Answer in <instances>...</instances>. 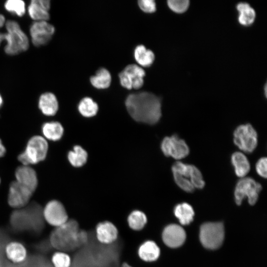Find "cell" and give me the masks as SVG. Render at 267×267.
I'll return each instance as SVG.
<instances>
[{"label": "cell", "mask_w": 267, "mask_h": 267, "mask_svg": "<svg viewBox=\"0 0 267 267\" xmlns=\"http://www.w3.org/2000/svg\"><path fill=\"white\" fill-rule=\"evenodd\" d=\"M125 105L130 116L137 122L154 125L162 115L161 100L151 92L130 94L126 99Z\"/></svg>", "instance_id": "cell-1"}, {"label": "cell", "mask_w": 267, "mask_h": 267, "mask_svg": "<svg viewBox=\"0 0 267 267\" xmlns=\"http://www.w3.org/2000/svg\"><path fill=\"white\" fill-rule=\"evenodd\" d=\"M88 236L81 230L78 222L69 219L62 225L54 228L49 236V242L53 248L68 253L84 245Z\"/></svg>", "instance_id": "cell-2"}, {"label": "cell", "mask_w": 267, "mask_h": 267, "mask_svg": "<svg viewBox=\"0 0 267 267\" xmlns=\"http://www.w3.org/2000/svg\"><path fill=\"white\" fill-rule=\"evenodd\" d=\"M5 26L7 32L0 33V44L2 42H6L5 52L9 55H15L26 50L29 47L28 38L18 23L9 20L6 22Z\"/></svg>", "instance_id": "cell-3"}, {"label": "cell", "mask_w": 267, "mask_h": 267, "mask_svg": "<svg viewBox=\"0 0 267 267\" xmlns=\"http://www.w3.org/2000/svg\"><path fill=\"white\" fill-rule=\"evenodd\" d=\"M47 150L46 139L43 136L35 135L29 139L25 151L19 155L18 159L25 166L37 164L45 158Z\"/></svg>", "instance_id": "cell-4"}, {"label": "cell", "mask_w": 267, "mask_h": 267, "mask_svg": "<svg viewBox=\"0 0 267 267\" xmlns=\"http://www.w3.org/2000/svg\"><path fill=\"white\" fill-rule=\"evenodd\" d=\"M224 237V226L222 222H206L200 227V240L207 249L219 248L222 244Z\"/></svg>", "instance_id": "cell-5"}, {"label": "cell", "mask_w": 267, "mask_h": 267, "mask_svg": "<svg viewBox=\"0 0 267 267\" xmlns=\"http://www.w3.org/2000/svg\"><path fill=\"white\" fill-rule=\"evenodd\" d=\"M261 184L252 178H243L236 184L234 196L235 201L240 205L244 199L248 198L249 203L253 205L257 202L262 190Z\"/></svg>", "instance_id": "cell-6"}, {"label": "cell", "mask_w": 267, "mask_h": 267, "mask_svg": "<svg viewBox=\"0 0 267 267\" xmlns=\"http://www.w3.org/2000/svg\"><path fill=\"white\" fill-rule=\"evenodd\" d=\"M258 134L250 124L240 125L233 132V142L242 151L251 153L258 145Z\"/></svg>", "instance_id": "cell-7"}, {"label": "cell", "mask_w": 267, "mask_h": 267, "mask_svg": "<svg viewBox=\"0 0 267 267\" xmlns=\"http://www.w3.org/2000/svg\"><path fill=\"white\" fill-rule=\"evenodd\" d=\"M42 215L44 221L54 228L62 225L69 219L63 204L55 199L46 203L42 209Z\"/></svg>", "instance_id": "cell-8"}, {"label": "cell", "mask_w": 267, "mask_h": 267, "mask_svg": "<svg viewBox=\"0 0 267 267\" xmlns=\"http://www.w3.org/2000/svg\"><path fill=\"white\" fill-rule=\"evenodd\" d=\"M161 149L166 156L177 160L183 159L189 153L188 145L177 134L164 137L161 143Z\"/></svg>", "instance_id": "cell-9"}, {"label": "cell", "mask_w": 267, "mask_h": 267, "mask_svg": "<svg viewBox=\"0 0 267 267\" xmlns=\"http://www.w3.org/2000/svg\"><path fill=\"white\" fill-rule=\"evenodd\" d=\"M145 72L140 66L132 64L127 65L119 74L121 86L128 89H137L144 84Z\"/></svg>", "instance_id": "cell-10"}, {"label": "cell", "mask_w": 267, "mask_h": 267, "mask_svg": "<svg viewBox=\"0 0 267 267\" xmlns=\"http://www.w3.org/2000/svg\"><path fill=\"white\" fill-rule=\"evenodd\" d=\"M33 193L30 189L14 180L9 186L7 203L11 208L22 209L29 204Z\"/></svg>", "instance_id": "cell-11"}, {"label": "cell", "mask_w": 267, "mask_h": 267, "mask_svg": "<svg viewBox=\"0 0 267 267\" xmlns=\"http://www.w3.org/2000/svg\"><path fill=\"white\" fill-rule=\"evenodd\" d=\"M55 31L54 27L47 21H36L30 27V32L33 44L40 46L47 44Z\"/></svg>", "instance_id": "cell-12"}, {"label": "cell", "mask_w": 267, "mask_h": 267, "mask_svg": "<svg viewBox=\"0 0 267 267\" xmlns=\"http://www.w3.org/2000/svg\"><path fill=\"white\" fill-rule=\"evenodd\" d=\"M162 238L164 244L170 248H177L181 246L186 239V233L179 225L171 224L166 226L162 233Z\"/></svg>", "instance_id": "cell-13"}, {"label": "cell", "mask_w": 267, "mask_h": 267, "mask_svg": "<svg viewBox=\"0 0 267 267\" xmlns=\"http://www.w3.org/2000/svg\"><path fill=\"white\" fill-rule=\"evenodd\" d=\"M97 240L104 245H109L115 242L119 236V230L117 226L109 221L98 222L95 226Z\"/></svg>", "instance_id": "cell-14"}, {"label": "cell", "mask_w": 267, "mask_h": 267, "mask_svg": "<svg viewBox=\"0 0 267 267\" xmlns=\"http://www.w3.org/2000/svg\"><path fill=\"white\" fill-rule=\"evenodd\" d=\"M7 259L14 264H21L28 258V250L25 245L20 241L12 240L7 242L4 248Z\"/></svg>", "instance_id": "cell-15"}, {"label": "cell", "mask_w": 267, "mask_h": 267, "mask_svg": "<svg viewBox=\"0 0 267 267\" xmlns=\"http://www.w3.org/2000/svg\"><path fill=\"white\" fill-rule=\"evenodd\" d=\"M16 180L33 192L36 190L38 180L35 171L29 166L22 165L15 171Z\"/></svg>", "instance_id": "cell-16"}, {"label": "cell", "mask_w": 267, "mask_h": 267, "mask_svg": "<svg viewBox=\"0 0 267 267\" xmlns=\"http://www.w3.org/2000/svg\"><path fill=\"white\" fill-rule=\"evenodd\" d=\"M48 0H33L28 7L30 16L36 21H47L49 18Z\"/></svg>", "instance_id": "cell-17"}, {"label": "cell", "mask_w": 267, "mask_h": 267, "mask_svg": "<svg viewBox=\"0 0 267 267\" xmlns=\"http://www.w3.org/2000/svg\"><path fill=\"white\" fill-rule=\"evenodd\" d=\"M160 252V249L156 243L151 240L143 241L137 249L139 259L147 263L156 261L159 258Z\"/></svg>", "instance_id": "cell-18"}, {"label": "cell", "mask_w": 267, "mask_h": 267, "mask_svg": "<svg viewBox=\"0 0 267 267\" xmlns=\"http://www.w3.org/2000/svg\"><path fill=\"white\" fill-rule=\"evenodd\" d=\"M231 163L235 175L239 178H244L250 170L248 158L241 152L236 151L231 155Z\"/></svg>", "instance_id": "cell-19"}, {"label": "cell", "mask_w": 267, "mask_h": 267, "mask_svg": "<svg viewBox=\"0 0 267 267\" xmlns=\"http://www.w3.org/2000/svg\"><path fill=\"white\" fill-rule=\"evenodd\" d=\"M39 107L44 115H54L58 109V103L55 95L50 92L42 94L39 98Z\"/></svg>", "instance_id": "cell-20"}, {"label": "cell", "mask_w": 267, "mask_h": 267, "mask_svg": "<svg viewBox=\"0 0 267 267\" xmlns=\"http://www.w3.org/2000/svg\"><path fill=\"white\" fill-rule=\"evenodd\" d=\"M127 222L130 229L135 231L143 229L148 222L146 214L139 210L132 211L128 216Z\"/></svg>", "instance_id": "cell-21"}, {"label": "cell", "mask_w": 267, "mask_h": 267, "mask_svg": "<svg viewBox=\"0 0 267 267\" xmlns=\"http://www.w3.org/2000/svg\"><path fill=\"white\" fill-rule=\"evenodd\" d=\"M174 214L182 225L189 224L193 219L194 212L192 206L183 202L177 205L174 208Z\"/></svg>", "instance_id": "cell-22"}, {"label": "cell", "mask_w": 267, "mask_h": 267, "mask_svg": "<svg viewBox=\"0 0 267 267\" xmlns=\"http://www.w3.org/2000/svg\"><path fill=\"white\" fill-rule=\"evenodd\" d=\"M134 56L137 63L144 67L150 66L155 59L153 52L143 45H137L134 51Z\"/></svg>", "instance_id": "cell-23"}, {"label": "cell", "mask_w": 267, "mask_h": 267, "mask_svg": "<svg viewBox=\"0 0 267 267\" xmlns=\"http://www.w3.org/2000/svg\"><path fill=\"white\" fill-rule=\"evenodd\" d=\"M236 8L239 13L238 21L240 24L247 26L251 25L256 17V12L254 9L246 2L239 3Z\"/></svg>", "instance_id": "cell-24"}, {"label": "cell", "mask_w": 267, "mask_h": 267, "mask_svg": "<svg viewBox=\"0 0 267 267\" xmlns=\"http://www.w3.org/2000/svg\"><path fill=\"white\" fill-rule=\"evenodd\" d=\"M91 85L98 89L108 88L111 83V76L108 70L104 68L99 69L94 76L90 78Z\"/></svg>", "instance_id": "cell-25"}, {"label": "cell", "mask_w": 267, "mask_h": 267, "mask_svg": "<svg viewBox=\"0 0 267 267\" xmlns=\"http://www.w3.org/2000/svg\"><path fill=\"white\" fill-rule=\"evenodd\" d=\"M42 132L45 138L57 141L60 139L63 134L64 129L61 124L57 122H49L44 124Z\"/></svg>", "instance_id": "cell-26"}, {"label": "cell", "mask_w": 267, "mask_h": 267, "mask_svg": "<svg viewBox=\"0 0 267 267\" xmlns=\"http://www.w3.org/2000/svg\"><path fill=\"white\" fill-rule=\"evenodd\" d=\"M88 153L81 146L76 145L73 150L69 152L68 159L70 164L74 167H80L87 162Z\"/></svg>", "instance_id": "cell-27"}, {"label": "cell", "mask_w": 267, "mask_h": 267, "mask_svg": "<svg viewBox=\"0 0 267 267\" xmlns=\"http://www.w3.org/2000/svg\"><path fill=\"white\" fill-rule=\"evenodd\" d=\"M98 109L97 104L89 97H86L82 99L78 105L79 112L86 117H91L95 115Z\"/></svg>", "instance_id": "cell-28"}, {"label": "cell", "mask_w": 267, "mask_h": 267, "mask_svg": "<svg viewBox=\"0 0 267 267\" xmlns=\"http://www.w3.org/2000/svg\"><path fill=\"white\" fill-rule=\"evenodd\" d=\"M51 262L53 267H70L72 260L68 253L56 250L51 255Z\"/></svg>", "instance_id": "cell-29"}, {"label": "cell", "mask_w": 267, "mask_h": 267, "mask_svg": "<svg viewBox=\"0 0 267 267\" xmlns=\"http://www.w3.org/2000/svg\"><path fill=\"white\" fill-rule=\"evenodd\" d=\"M6 10L19 16H23L25 12V4L21 0H8L4 4Z\"/></svg>", "instance_id": "cell-30"}, {"label": "cell", "mask_w": 267, "mask_h": 267, "mask_svg": "<svg viewBox=\"0 0 267 267\" xmlns=\"http://www.w3.org/2000/svg\"><path fill=\"white\" fill-rule=\"evenodd\" d=\"M190 180L194 188L202 189L205 185L202 173L195 166L191 165Z\"/></svg>", "instance_id": "cell-31"}, {"label": "cell", "mask_w": 267, "mask_h": 267, "mask_svg": "<svg viewBox=\"0 0 267 267\" xmlns=\"http://www.w3.org/2000/svg\"><path fill=\"white\" fill-rule=\"evenodd\" d=\"M172 173L174 180L180 188L186 192H192L194 190V187L187 178L177 173Z\"/></svg>", "instance_id": "cell-32"}, {"label": "cell", "mask_w": 267, "mask_h": 267, "mask_svg": "<svg viewBox=\"0 0 267 267\" xmlns=\"http://www.w3.org/2000/svg\"><path fill=\"white\" fill-rule=\"evenodd\" d=\"M168 5L173 11L181 13L187 9L189 1L188 0H169L168 1Z\"/></svg>", "instance_id": "cell-33"}, {"label": "cell", "mask_w": 267, "mask_h": 267, "mask_svg": "<svg viewBox=\"0 0 267 267\" xmlns=\"http://www.w3.org/2000/svg\"><path fill=\"white\" fill-rule=\"evenodd\" d=\"M139 8L144 12L153 13L156 11V3L153 0H139L138 1Z\"/></svg>", "instance_id": "cell-34"}, {"label": "cell", "mask_w": 267, "mask_h": 267, "mask_svg": "<svg viewBox=\"0 0 267 267\" xmlns=\"http://www.w3.org/2000/svg\"><path fill=\"white\" fill-rule=\"evenodd\" d=\"M267 158L261 157L256 164V171L257 173L261 177L266 178L267 173Z\"/></svg>", "instance_id": "cell-35"}, {"label": "cell", "mask_w": 267, "mask_h": 267, "mask_svg": "<svg viewBox=\"0 0 267 267\" xmlns=\"http://www.w3.org/2000/svg\"><path fill=\"white\" fill-rule=\"evenodd\" d=\"M6 152V149L3 145L2 142L0 139V157L3 156Z\"/></svg>", "instance_id": "cell-36"}, {"label": "cell", "mask_w": 267, "mask_h": 267, "mask_svg": "<svg viewBox=\"0 0 267 267\" xmlns=\"http://www.w3.org/2000/svg\"><path fill=\"white\" fill-rule=\"evenodd\" d=\"M5 23V18L4 16L0 14V28L2 27Z\"/></svg>", "instance_id": "cell-37"}, {"label": "cell", "mask_w": 267, "mask_h": 267, "mask_svg": "<svg viewBox=\"0 0 267 267\" xmlns=\"http://www.w3.org/2000/svg\"><path fill=\"white\" fill-rule=\"evenodd\" d=\"M121 267H134L127 262H124L121 265Z\"/></svg>", "instance_id": "cell-38"}, {"label": "cell", "mask_w": 267, "mask_h": 267, "mask_svg": "<svg viewBox=\"0 0 267 267\" xmlns=\"http://www.w3.org/2000/svg\"><path fill=\"white\" fill-rule=\"evenodd\" d=\"M3 100L0 94V107L1 106L2 104Z\"/></svg>", "instance_id": "cell-39"}, {"label": "cell", "mask_w": 267, "mask_h": 267, "mask_svg": "<svg viewBox=\"0 0 267 267\" xmlns=\"http://www.w3.org/2000/svg\"><path fill=\"white\" fill-rule=\"evenodd\" d=\"M0 267H1V265H0Z\"/></svg>", "instance_id": "cell-40"}, {"label": "cell", "mask_w": 267, "mask_h": 267, "mask_svg": "<svg viewBox=\"0 0 267 267\" xmlns=\"http://www.w3.org/2000/svg\"></svg>", "instance_id": "cell-41"}]
</instances>
